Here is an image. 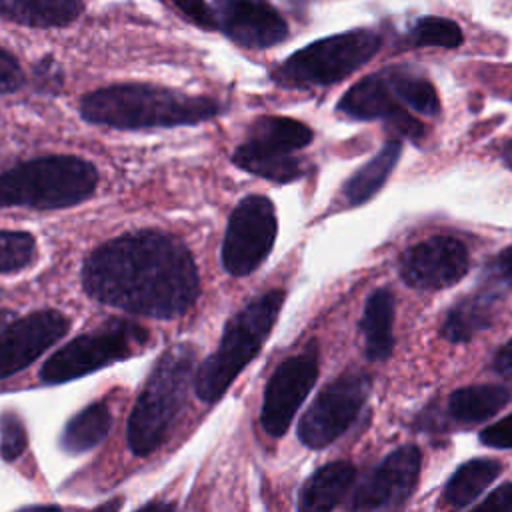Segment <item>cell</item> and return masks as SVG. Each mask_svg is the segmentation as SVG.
<instances>
[{
  "label": "cell",
  "instance_id": "4",
  "mask_svg": "<svg viewBox=\"0 0 512 512\" xmlns=\"http://www.w3.org/2000/svg\"><path fill=\"white\" fill-rule=\"evenodd\" d=\"M284 302L282 290H270L246 304L228 320L220 346L208 356L194 378L196 396L204 402H216L236 380L242 368L258 354L266 342Z\"/></svg>",
  "mask_w": 512,
  "mask_h": 512
},
{
  "label": "cell",
  "instance_id": "27",
  "mask_svg": "<svg viewBox=\"0 0 512 512\" xmlns=\"http://www.w3.org/2000/svg\"><path fill=\"white\" fill-rule=\"evenodd\" d=\"M36 242L28 232L0 230V272H14L34 258Z\"/></svg>",
  "mask_w": 512,
  "mask_h": 512
},
{
  "label": "cell",
  "instance_id": "35",
  "mask_svg": "<svg viewBox=\"0 0 512 512\" xmlns=\"http://www.w3.org/2000/svg\"><path fill=\"white\" fill-rule=\"evenodd\" d=\"M10 318H12V312H8V310H0V326H4Z\"/></svg>",
  "mask_w": 512,
  "mask_h": 512
},
{
  "label": "cell",
  "instance_id": "23",
  "mask_svg": "<svg viewBox=\"0 0 512 512\" xmlns=\"http://www.w3.org/2000/svg\"><path fill=\"white\" fill-rule=\"evenodd\" d=\"M502 472V464L492 458H476L462 464L444 488V500L454 508H464L474 502L486 486Z\"/></svg>",
  "mask_w": 512,
  "mask_h": 512
},
{
  "label": "cell",
  "instance_id": "15",
  "mask_svg": "<svg viewBox=\"0 0 512 512\" xmlns=\"http://www.w3.org/2000/svg\"><path fill=\"white\" fill-rule=\"evenodd\" d=\"M396 94L384 74L376 72L358 80L338 102V112L354 120H384L386 126L400 136L420 140L424 124L410 116L398 102Z\"/></svg>",
  "mask_w": 512,
  "mask_h": 512
},
{
  "label": "cell",
  "instance_id": "2",
  "mask_svg": "<svg viewBox=\"0 0 512 512\" xmlns=\"http://www.w3.org/2000/svg\"><path fill=\"white\" fill-rule=\"evenodd\" d=\"M80 112L92 124L132 130L196 124L216 116L220 106L204 96L146 84H118L84 96Z\"/></svg>",
  "mask_w": 512,
  "mask_h": 512
},
{
  "label": "cell",
  "instance_id": "13",
  "mask_svg": "<svg viewBox=\"0 0 512 512\" xmlns=\"http://www.w3.org/2000/svg\"><path fill=\"white\" fill-rule=\"evenodd\" d=\"M470 266L466 246L450 236L426 238L402 252L400 278L418 290H442L460 282Z\"/></svg>",
  "mask_w": 512,
  "mask_h": 512
},
{
  "label": "cell",
  "instance_id": "18",
  "mask_svg": "<svg viewBox=\"0 0 512 512\" xmlns=\"http://www.w3.org/2000/svg\"><path fill=\"white\" fill-rule=\"evenodd\" d=\"M394 294L388 288L374 290L364 306L360 328L366 342V358L370 362H382L390 356L394 338Z\"/></svg>",
  "mask_w": 512,
  "mask_h": 512
},
{
  "label": "cell",
  "instance_id": "1",
  "mask_svg": "<svg viewBox=\"0 0 512 512\" xmlns=\"http://www.w3.org/2000/svg\"><path fill=\"white\" fill-rule=\"evenodd\" d=\"M82 286L94 300L124 312L176 318L198 296V272L180 240L144 230L98 246L84 262Z\"/></svg>",
  "mask_w": 512,
  "mask_h": 512
},
{
  "label": "cell",
  "instance_id": "12",
  "mask_svg": "<svg viewBox=\"0 0 512 512\" xmlns=\"http://www.w3.org/2000/svg\"><path fill=\"white\" fill-rule=\"evenodd\" d=\"M422 452L414 444L392 450L352 494V510H384L402 506L414 492L420 476Z\"/></svg>",
  "mask_w": 512,
  "mask_h": 512
},
{
  "label": "cell",
  "instance_id": "17",
  "mask_svg": "<svg viewBox=\"0 0 512 512\" xmlns=\"http://www.w3.org/2000/svg\"><path fill=\"white\" fill-rule=\"evenodd\" d=\"M354 478L356 468L350 462L340 460L322 466L302 486L298 508L312 512L336 508L354 484Z\"/></svg>",
  "mask_w": 512,
  "mask_h": 512
},
{
  "label": "cell",
  "instance_id": "5",
  "mask_svg": "<svg viewBox=\"0 0 512 512\" xmlns=\"http://www.w3.org/2000/svg\"><path fill=\"white\" fill-rule=\"evenodd\" d=\"M96 182V168L82 158H34L0 174V206H74L94 192Z\"/></svg>",
  "mask_w": 512,
  "mask_h": 512
},
{
  "label": "cell",
  "instance_id": "32",
  "mask_svg": "<svg viewBox=\"0 0 512 512\" xmlns=\"http://www.w3.org/2000/svg\"><path fill=\"white\" fill-rule=\"evenodd\" d=\"M488 276H492L496 282L512 286V246L504 248L498 256L492 258L488 264Z\"/></svg>",
  "mask_w": 512,
  "mask_h": 512
},
{
  "label": "cell",
  "instance_id": "10",
  "mask_svg": "<svg viewBox=\"0 0 512 512\" xmlns=\"http://www.w3.org/2000/svg\"><path fill=\"white\" fill-rule=\"evenodd\" d=\"M276 238V212L266 196H246L230 214L222 242V264L232 276L256 270L272 250Z\"/></svg>",
  "mask_w": 512,
  "mask_h": 512
},
{
  "label": "cell",
  "instance_id": "30",
  "mask_svg": "<svg viewBox=\"0 0 512 512\" xmlns=\"http://www.w3.org/2000/svg\"><path fill=\"white\" fill-rule=\"evenodd\" d=\"M180 12L202 28H216L214 10L204 0H174Z\"/></svg>",
  "mask_w": 512,
  "mask_h": 512
},
{
  "label": "cell",
  "instance_id": "28",
  "mask_svg": "<svg viewBox=\"0 0 512 512\" xmlns=\"http://www.w3.org/2000/svg\"><path fill=\"white\" fill-rule=\"evenodd\" d=\"M26 448V430L14 414L0 418V456L4 460H16Z\"/></svg>",
  "mask_w": 512,
  "mask_h": 512
},
{
  "label": "cell",
  "instance_id": "21",
  "mask_svg": "<svg viewBox=\"0 0 512 512\" xmlns=\"http://www.w3.org/2000/svg\"><path fill=\"white\" fill-rule=\"evenodd\" d=\"M400 154H402V144L398 140H388L372 160H368L360 170H356L346 180L342 190L346 202L352 206H358L370 200L388 180Z\"/></svg>",
  "mask_w": 512,
  "mask_h": 512
},
{
  "label": "cell",
  "instance_id": "14",
  "mask_svg": "<svg viewBox=\"0 0 512 512\" xmlns=\"http://www.w3.org/2000/svg\"><path fill=\"white\" fill-rule=\"evenodd\" d=\"M68 330V318L56 310L32 312L0 332V378L32 364Z\"/></svg>",
  "mask_w": 512,
  "mask_h": 512
},
{
  "label": "cell",
  "instance_id": "11",
  "mask_svg": "<svg viewBox=\"0 0 512 512\" xmlns=\"http://www.w3.org/2000/svg\"><path fill=\"white\" fill-rule=\"evenodd\" d=\"M318 378V352L314 346L284 360L268 380L262 402V428L274 438L284 436L296 410Z\"/></svg>",
  "mask_w": 512,
  "mask_h": 512
},
{
  "label": "cell",
  "instance_id": "16",
  "mask_svg": "<svg viewBox=\"0 0 512 512\" xmlns=\"http://www.w3.org/2000/svg\"><path fill=\"white\" fill-rule=\"evenodd\" d=\"M216 26L246 48H268L282 42L288 34L284 18L264 2L252 0H214Z\"/></svg>",
  "mask_w": 512,
  "mask_h": 512
},
{
  "label": "cell",
  "instance_id": "22",
  "mask_svg": "<svg viewBox=\"0 0 512 512\" xmlns=\"http://www.w3.org/2000/svg\"><path fill=\"white\" fill-rule=\"evenodd\" d=\"M80 0H0V16L26 26H64L80 14Z\"/></svg>",
  "mask_w": 512,
  "mask_h": 512
},
{
  "label": "cell",
  "instance_id": "25",
  "mask_svg": "<svg viewBox=\"0 0 512 512\" xmlns=\"http://www.w3.org/2000/svg\"><path fill=\"white\" fill-rule=\"evenodd\" d=\"M394 94L412 110L420 114H438L440 112V100L434 90V86L418 74H412L404 68H388L384 70Z\"/></svg>",
  "mask_w": 512,
  "mask_h": 512
},
{
  "label": "cell",
  "instance_id": "33",
  "mask_svg": "<svg viewBox=\"0 0 512 512\" xmlns=\"http://www.w3.org/2000/svg\"><path fill=\"white\" fill-rule=\"evenodd\" d=\"M480 510L512 512V484H504V486L496 488L494 492H490V496H486V498L478 504V512H480Z\"/></svg>",
  "mask_w": 512,
  "mask_h": 512
},
{
  "label": "cell",
  "instance_id": "8",
  "mask_svg": "<svg viewBox=\"0 0 512 512\" xmlns=\"http://www.w3.org/2000/svg\"><path fill=\"white\" fill-rule=\"evenodd\" d=\"M312 140V130L292 118L262 116L248 132L244 144H240L232 162L252 174L274 182H292L304 174V162L290 154L304 148Z\"/></svg>",
  "mask_w": 512,
  "mask_h": 512
},
{
  "label": "cell",
  "instance_id": "19",
  "mask_svg": "<svg viewBox=\"0 0 512 512\" xmlns=\"http://www.w3.org/2000/svg\"><path fill=\"white\" fill-rule=\"evenodd\" d=\"M494 306L496 300L492 294L476 292L472 296L462 298L452 306L446 314V320L440 328L442 338L448 342H468L478 332H484L494 322Z\"/></svg>",
  "mask_w": 512,
  "mask_h": 512
},
{
  "label": "cell",
  "instance_id": "7",
  "mask_svg": "<svg viewBox=\"0 0 512 512\" xmlns=\"http://www.w3.org/2000/svg\"><path fill=\"white\" fill-rule=\"evenodd\" d=\"M148 338L146 328L128 320H112L70 340L52 354L40 370V380L46 384H60L80 378L102 366L138 354V350L148 344Z\"/></svg>",
  "mask_w": 512,
  "mask_h": 512
},
{
  "label": "cell",
  "instance_id": "6",
  "mask_svg": "<svg viewBox=\"0 0 512 512\" xmlns=\"http://www.w3.org/2000/svg\"><path fill=\"white\" fill-rule=\"evenodd\" d=\"M382 40L374 30L358 28L316 40L294 52L274 70L282 86H326L344 80L364 66L380 48Z\"/></svg>",
  "mask_w": 512,
  "mask_h": 512
},
{
  "label": "cell",
  "instance_id": "9",
  "mask_svg": "<svg viewBox=\"0 0 512 512\" xmlns=\"http://www.w3.org/2000/svg\"><path fill=\"white\" fill-rule=\"evenodd\" d=\"M370 392L364 372H346L332 380L298 422V438L308 448H324L356 420Z\"/></svg>",
  "mask_w": 512,
  "mask_h": 512
},
{
  "label": "cell",
  "instance_id": "3",
  "mask_svg": "<svg viewBox=\"0 0 512 512\" xmlns=\"http://www.w3.org/2000/svg\"><path fill=\"white\" fill-rule=\"evenodd\" d=\"M194 376V348L174 344L154 364L128 418V444L136 456L154 452L184 408Z\"/></svg>",
  "mask_w": 512,
  "mask_h": 512
},
{
  "label": "cell",
  "instance_id": "34",
  "mask_svg": "<svg viewBox=\"0 0 512 512\" xmlns=\"http://www.w3.org/2000/svg\"><path fill=\"white\" fill-rule=\"evenodd\" d=\"M492 366L498 374H502L506 378H512V338L496 352Z\"/></svg>",
  "mask_w": 512,
  "mask_h": 512
},
{
  "label": "cell",
  "instance_id": "20",
  "mask_svg": "<svg viewBox=\"0 0 512 512\" xmlns=\"http://www.w3.org/2000/svg\"><path fill=\"white\" fill-rule=\"evenodd\" d=\"M510 400V392L498 384L466 386L450 394L448 412L460 424H476L500 412Z\"/></svg>",
  "mask_w": 512,
  "mask_h": 512
},
{
  "label": "cell",
  "instance_id": "29",
  "mask_svg": "<svg viewBox=\"0 0 512 512\" xmlns=\"http://www.w3.org/2000/svg\"><path fill=\"white\" fill-rule=\"evenodd\" d=\"M480 442L490 448H512V414L480 432Z\"/></svg>",
  "mask_w": 512,
  "mask_h": 512
},
{
  "label": "cell",
  "instance_id": "26",
  "mask_svg": "<svg viewBox=\"0 0 512 512\" xmlns=\"http://www.w3.org/2000/svg\"><path fill=\"white\" fill-rule=\"evenodd\" d=\"M414 46H440V48H456L462 44L464 36L460 26L442 16H424L418 18L408 34Z\"/></svg>",
  "mask_w": 512,
  "mask_h": 512
},
{
  "label": "cell",
  "instance_id": "24",
  "mask_svg": "<svg viewBox=\"0 0 512 512\" xmlns=\"http://www.w3.org/2000/svg\"><path fill=\"white\" fill-rule=\"evenodd\" d=\"M112 426L110 410L104 402H94L76 414L64 428L60 444L70 454H80L102 442Z\"/></svg>",
  "mask_w": 512,
  "mask_h": 512
},
{
  "label": "cell",
  "instance_id": "31",
  "mask_svg": "<svg viewBox=\"0 0 512 512\" xmlns=\"http://www.w3.org/2000/svg\"><path fill=\"white\" fill-rule=\"evenodd\" d=\"M24 82L18 62L0 48V92L18 90Z\"/></svg>",
  "mask_w": 512,
  "mask_h": 512
}]
</instances>
